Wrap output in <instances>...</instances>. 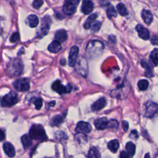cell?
Instances as JSON below:
<instances>
[{"mask_svg": "<svg viewBox=\"0 0 158 158\" xmlns=\"http://www.w3.org/2000/svg\"><path fill=\"white\" fill-rule=\"evenodd\" d=\"M104 44L99 40L89 41L86 47V54L89 59H95L99 57L103 52Z\"/></svg>", "mask_w": 158, "mask_h": 158, "instance_id": "6da1fadb", "label": "cell"}, {"mask_svg": "<svg viewBox=\"0 0 158 158\" xmlns=\"http://www.w3.org/2000/svg\"><path fill=\"white\" fill-rule=\"evenodd\" d=\"M30 136L31 139L44 141L47 139V136L43 127L39 124L33 125L30 130Z\"/></svg>", "mask_w": 158, "mask_h": 158, "instance_id": "7a4b0ae2", "label": "cell"}, {"mask_svg": "<svg viewBox=\"0 0 158 158\" xmlns=\"http://www.w3.org/2000/svg\"><path fill=\"white\" fill-rule=\"evenodd\" d=\"M19 98L17 93L14 91H10L1 99V103L4 107H11L17 104Z\"/></svg>", "mask_w": 158, "mask_h": 158, "instance_id": "3957f363", "label": "cell"}, {"mask_svg": "<svg viewBox=\"0 0 158 158\" xmlns=\"http://www.w3.org/2000/svg\"><path fill=\"white\" fill-rule=\"evenodd\" d=\"M80 0H65L63 6V12L67 15H73L77 10Z\"/></svg>", "mask_w": 158, "mask_h": 158, "instance_id": "277c9868", "label": "cell"}, {"mask_svg": "<svg viewBox=\"0 0 158 158\" xmlns=\"http://www.w3.org/2000/svg\"><path fill=\"white\" fill-rule=\"evenodd\" d=\"M158 114V104L152 102L148 101L144 104V115L151 118Z\"/></svg>", "mask_w": 158, "mask_h": 158, "instance_id": "5b68a950", "label": "cell"}, {"mask_svg": "<svg viewBox=\"0 0 158 158\" xmlns=\"http://www.w3.org/2000/svg\"><path fill=\"white\" fill-rule=\"evenodd\" d=\"M13 85L14 88L19 91H27L30 89V82L27 78H19L16 80Z\"/></svg>", "mask_w": 158, "mask_h": 158, "instance_id": "8992f818", "label": "cell"}, {"mask_svg": "<svg viewBox=\"0 0 158 158\" xmlns=\"http://www.w3.org/2000/svg\"><path fill=\"white\" fill-rule=\"evenodd\" d=\"M51 19L49 18V16H45L41 20V28L40 30V32L38 34V37L39 38H42L44 35H46L50 28V25H51Z\"/></svg>", "mask_w": 158, "mask_h": 158, "instance_id": "52a82bcc", "label": "cell"}, {"mask_svg": "<svg viewBox=\"0 0 158 158\" xmlns=\"http://www.w3.org/2000/svg\"><path fill=\"white\" fill-rule=\"evenodd\" d=\"M76 70L82 76L86 77L88 73V64L85 59L80 57L77 63Z\"/></svg>", "mask_w": 158, "mask_h": 158, "instance_id": "ba28073f", "label": "cell"}, {"mask_svg": "<svg viewBox=\"0 0 158 158\" xmlns=\"http://www.w3.org/2000/svg\"><path fill=\"white\" fill-rule=\"evenodd\" d=\"M12 72L14 75H20L23 72V65L20 59H15L11 64Z\"/></svg>", "mask_w": 158, "mask_h": 158, "instance_id": "9c48e42d", "label": "cell"}, {"mask_svg": "<svg viewBox=\"0 0 158 158\" xmlns=\"http://www.w3.org/2000/svg\"><path fill=\"white\" fill-rule=\"evenodd\" d=\"M78 48L77 46H73L71 48L69 56V65L70 67H74L77 62V56L78 54Z\"/></svg>", "mask_w": 158, "mask_h": 158, "instance_id": "30bf717a", "label": "cell"}, {"mask_svg": "<svg viewBox=\"0 0 158 158\" xmlns=\"http://www.w3.org/2000/svg\"><path fill=\"white\" fill-rule=\"evenodd\" d=\"M91 126L89 123L81 121L77 123L75 131L77 133H88L91 131Z\"/></svg>", "mask_w": 158, "mask_h": 158, "instance_id": "8fae6325", "label": "cell"}, {"mask_svg": "<svg viewBox=\"0 0 158 158\" xmlns=\"http://www.w3.org/2000/svg\"><path fill=\"white\" fill-rule=\"evenodd\" d=\"M135 29L138 31L139 36L141 38H142L143 40H147L149 38L150 34H149V32L147 28H144L143 25H141L140 24H138L136 26Z\"/></svg>", "mask_w": 158, "mask_h": 158, "instance_id": "7c38bea8", "label": "cell"}, {"mask_svg": "<svg viewBox=\"0 0 158 158\" xmlns=\"http://www.w3.org/2000/svg\"><path fill=\"white\" fill-rule=\"evenodd\" d=\"M52 88L59 94H64L67 93V86L62 85L60 80L55 81L52 85Z\"/></svg>", "mask_w": 158, "mask_h": 158, "instance_id": "4fadbf2b", "label": "cell"}, {"mask_svg": "<svg viewBox=\"0 0 158 158\" xmlns=\"http://www.w3.org/2000/svg\"><path fill=\"white\" fill-rule=\"evenodd\" d=\"M94 4L91 0H84L81 6V11L84 14H89L92 12Z\"/></svg>", "mask_w": 158, "mask_h": 158, "instance_id": "5bb4252c", "label": "cell"}, {"mask_svg": "<svg viewBox=\"0 0 158 158\" xmlns=\"http://www.w3.org/2000/svg\"><path fill=\"white\" fill-rule=\"evenodd\" d=\"M3 149L4 152L9 157H14L15 155V151L14 146L9 142H6L3 144Z\"/></svg>", "mask_w": 158, "mask_h": 158, "instance_id": "9a60e30c", "label": "cell"}, {"mask_svg": "<svg viewBox=\"0 0 158 158\" xmlns=\"http://www.w3.org/2000/svg\"><path fill=\"white\" fill-rule=\"evenodd\" d=\"M106 104V100L104 98H101L97 100L91 106V109L93 111H99L102 109Z\"/></svg>", "mask_w": 158, "mask_h": 158, "instance_id": "2e32d148", "label": "cell"}, {"mask_svg": "<svg viewBox=\"0 0 158 158\" xmlns=\"http://www.w3.org/2000/svg\"><path fill=\"white\" fill-rule=\"evenodd\" d=\"M108 120L106 117L98 118L94 121V125L98 130H104L107 127Z\"/></svg>", "mask_w": 158, "mask_h": 158, "instance_id": "e0dca14e", "label": "cell"}, {"mask_svg": "<svg viewBox=\"0 0 158 158\" xmlns=\"http://www.w3.org/2000/svg\"><path fill=\"white\" fill-rule=\"evenodd\" d=\"M56 41L58 42L63 43L67 39V33L65 30H59L56 31L55 34Z\"/></svg>", "mask_w": 158, "mask_h": 158, "instance_id": "ac0fdd59", "label": "cell"}, {"mask_svg": "<svg viewBox=\"0 0 158 158\" xmlns=\"http://www.w3.org/2000/svg\"><path fill=\"white\" fill-rule=\"evenodd\" d=\"M141 17L144 22L147 25H150L153 20V16L151 11L148 10H143L141 12Z\"/></svg>", "mask_w": 158, "mask_h": 158, "instance_id": "d6986e66", "label": "cell"}, {"mask_svg": "<svg viewBox=\"0 0 158 158\" xmlns=\"http://www.w3.org/2000/svg\"><path fill=\"white\" fill-rule=\"evenodd\" d=\"M48 50L53 53H57L58 52H59L61 49H62V46L61 44L59 42H58L57 41H53L48 46Z\"/></svg>", "mask_w": 158, "mask_h": 158, "instance_id": "ffe728a7", "label": "cell"}, {"mask_svg": "<svg viewBox=\"0 0 158 158\" xmlns=\"http://www.w3.org/2000/svg\"><path fill=\"white\" fill-rule=\"evenodd\" d=\"M28 25L31 28L36 27L39 23L38 17L34 14H31L28 17Z\"/></svg>", "mask_w": 158, "mask_h": 158, "instance_id": "44dd1931", "label": "cell"}, {"mask_svg": "<svg viewBox=\"0 0 158 158\" xmlns=\"http://www.w3.org/2000/svg\"><path fill=\"white\" fill-rule=\"evenodd\" d=\"M107 147L112 152H116L119 148V142L117 139H113L109 142Z\"/></svg>", "mask_w": 158, "mask_h": 158, "instance_id": "7402d4cb", "label": "cell"}, {"mask_svg": "<svg viewBox=\"0 0 158 158\" xmlns=\"http://www.w3.org/2000/svg\"><path fill=\"white\" fill-rule=\"evenodd\" d=\"M98 15L96 14H91L86 20L85 24H84V27L85 29H89L91 28V25H93V23L94 22L96 19L97 18Z\"/></svg>", "mask_w": 158, "mask_h": 158, "instance_id": "603a6c76", "label": "cell"}, {"mask_svg": "<svg viewBox=\"0 0 158 158\" xmlns=\"http://www.w3.org/2000/svg\"><path fill=\"white\" fill-rule=\"evenodd\" d=\"M22 145L25 149H27L31 144V138L28 135H24L21 138Z\"/></svg>", "mask_w": 158, "mask_h": 158, "instance_id": "cb8c5ba5", "label": "cell"}, {"mask_svg": "<svg viewBox=\"0 0 158 158\" xmlns=\"http://www.w3.org/2000/svg\"><path fill=\"white\" fill-rule=\"evenodd\" d=\"M88 158H101V154L99 151L94 147H92L88 151Z\"/></svg>", "mask_w": 158, "mask_h": 158, "instance_id": "d4e9b609", "label": "cell"}, {"mask_svg": "<svg viewBox=\"0 0 158 158\" xmlns=\"http://www.w3.org/2000/svg\"><path fill=\"white\" fill-rule=\"evenodd\" d=\"M64 121L63 117L60 115H57L53 117L50 122V124L52 126H58L60 125Z\"/></svg>", "mask_w": 158, "mask_h": 158, "instance_id": "484cf974", "label": "cell"}, {"mask_svg": "<svg viewBox=\"0 0 158 158\" xmlns=\"http://www.w3.org/2000/svg\"><path fill=\"white\" fill-rule=\"evenodd\" d=\"M126 149L130 157H133L135 153L136 147L132 142H128L126 144Z\"/></svg>", "mask_w": 158, "mask_h": 158, "instance_id": "4316f807", "label": "cell"}, {"mask_svg": "<svg viewBox=\"0 0 158 158\" xmlns=\"http://www.w3.org/2000/svg\"><path fill=\"white\" fill-rule=\"evenodd\" d=\"M117 9L118 12L122 16H126L128 15V12L126 7L123 3H119L117 5Z\"/></svg>", "mask_w": 158, "mask_h": 158, "instance_id": "83f0119b", "label": "cell"}, {"mask_svg": "<svg viewBox=\"0 0 158 158\" xmlns=\"http://www.w3.org/2000/svg\"><path fill=\"white\" fill-rule=\"evenodd\" d=\"M106 12H107V15L109 19H110L112 17H117L116 10L112 5L110 4L108 6V7L107 8V10H106Z\"/></svg>", "mask_w": 158, "mask_h": 158, "instance_id": "f1b7e54d", "label": "cell"}, {"mask_svg": "<svg viewBox=\"0 0 158 158\" xmlns=\"http://www.w3.org/2000/svg\"><path fill=\"white\" fill-rule=\"evenodd\" d=\"M150 59L154 65L158 64V49H154L150 54Z\"/></svg>", "mask_w": 158, "mask_h": 158, "instance_id": "f546056e", "label": "cell"}, {"mask_svg": "<svg viewBox=\"0 0 158 158\" xmlns=\"http://www.w3.org/2000/svg\"><path fill=\"white\" fill-rule=\"evenodd\" d=\"M148 86H149L148 81L144 79L139 80L138 83V86L139 89L141 91H144L147 89V88H148Z\"/></svg>", "mask_w": 158, "mask_h": 158, "instance_id": "4dcf8cb0", "label": "cell"}, {"mask_svg": "<svg viewBox=\"0 0 158 158\" xmlns=\"http://www.w3.org/2000/svg\"><path fill=\"white\" fill-rule=\"evenodd\" d=\"M31 101L34 104L36 109L39 110L43 106V100L41 98H33Z\"/></svg>", "mask_w": 158, "mask_h": 158, "instance_id": "1f68e13d", "label": "cell"}, {"mask_svg": "<svg viewBox=\"0 0 158 158\" xmlns=\"http://www.w3.org/2000/svg\"><path fill=\"white\" fill-rule=\"evenodd\" d=\"M141 65L144 68V69L146 70V73L145 75L146 76H148V77H151L153 75L152 73V72H151V70L149 66V65L147 64V62H146L144 60H142L141 61Z\"/></svg>", "mask_w": 158, "mask_h": 158, "instance_id": "d6a6232c", "label": "cell"}, {"mask_svg": "<svg viewBox=\"0 0 158 158\" xmlns=\"http://www.w3.org/2000/svg\"><path fill=\"white\" fill-rule=\"evenodd\" d=\"M101 26V23L99 21H97V22H95L93 23V25H91V31L92 32H96L98 31L99 29H100V27Z\"/></svg>", "mask_w": 158, "mask_h": 158, "instance_id": "836d02e7", "label": "cell"}, {"mask_svg": "<svg viewBox=\"0 0 158 158\" xmlns=\"http://www.w3.org/2000/svg\"><path fill=\"white\" fill-rule=\"evenodd\" d=\"M107 127L110 128H118V122L115 119H112L108 122Z\"/></svg>", "mask_w": 158, "mask_h": 158, "instance_id": "e575fe53", "label": "cell"}, {"mask_svg": "<svg viewBox=\"0 0 158 158\" xmlns=\"http://www.w3.org/2000/svg\"><path fill=\"white\" fill-rule=\"evenodd\" d=\"M19 38H20V36H19V33L18 32H15L12 35V36L10 38V41L12 43H15V42H17V41L19 40Z\"/></svg>", "mask_w": 158, "mask_h": 158, "instance_id": "d590c367", "label": "cell"}, {"mask_svg": "<svg viewBox=\"0 0 158 158\" xmlns=\"http://www.w3.org/2000/svg\"><path fill=\"white\" fill-rule=\"evenodd\" d=\"M43 4V0H35L33 2V6L35 9H39Z\"/></svg>", "mask_w": 158, "mask_h": 158, "instance_id": "8d00e7d4", "label": "cell"}, {"mask_svg": "<svg viewBox=\"0 0 158 158\" xmlns=\"http://www.w3.org/2000/svg\"><path fill=\"white\" fill-rule=\"evenodd\" d=\"M130 136L133 138V139H137L138 138V134L137 131L136 130H132L130 133Z\"/></svg>", "mask_w": 158, "mask_h": 158, "instance_id": "74e56055", "label": "cell"}, {"mask_svg": "<svg viewBox=\"0 0 158 158\" xmlns=\"http://www.w3.org/2000/svg\"><path fill=\"white\" fill-rule=\"evenodd\" d=\"M120 158H130V156H129L128 154L127 153V152H126L125 151H122L120 152Z\"/></svg>", "mask_w": 158, "mask_h": 158, "instance_id": "f35d334b", "label": "cell"}, {"mask_svg": "<svg viewBox=\"0 0 158 158\" xmlns=\"http://www.w3.org/2000/svg\"><path fill=\"white\" fill-rule=\"evenodd\" d=\"M151 43L153 44L158 45V36L154 35L151 38Z\"/></svg>", "mask_w": 158, "mask_h": 158, "instance_id": "ab89813d", "label": "cell"}, {"mask_svg": "<svg viewBox=\"0 0 158 158\" xmlns=\"http://www.w3.org/2000/svg\"><path fill=\"white\" fill-rule=\"evenodd\" d=\"M122 128L125 131H126L128 128V123L127 121L122 122Z\"/></svg>", "mask_w": 158, "mask_h": 158, "instance_id": "60d3db41", "label": "cell"}, {"mask_svg": "<svg viewBox=\"0 0 158 158\" xmlns=\"http://www.w3.org/2000/svg\"><path fill=\"white\" fill-rule=\"evenodd\" d=\"M4 138H5V133L2 130L0 129V141L4 140Z\"/></svg>", "mask_w": 158, "mask_h": 158, "instance_id": "b9f144b4", "label": "cell"}, {"mask_svg": "<svg viewBox=\"0 0 158 158\" xmlns=\"http://www.w3.org/2000/svg\"><path fill=\"white\" fill-rule=\"evenodd\" d=\"M60 64L62 65H64L65 64V59H61L60 60Z\"/></svg>", "mask_w": 158, "mask_h": 158, "instance_id": "7bdbcfd3", "label": "cell"}, {"mask_svg": "<svg viewBox=\"0 0 158 158\" xmlns=\"http://www.w3.org/2000/svg\"><path fill=\"white\" fill-rule=\"evenodd\" d=\"M54 104H55V101H52V102H51L49 104V105L50 106H54Z\"/></svg>", "mask_w": 158, "mask_h": 158, "instance_id": "ee69618b", "label": "cell"}, {"mask_svg": "<svg viewBox=\"0 0 158 158\" xmlns=\"http://www.w3.org/2000/svg\"><path fill=\"white\" fill-rule=\"evenodd\" d=\"M144 158H151V157H150V156H149V154L148 153V154H146L145 155V157H144Z\"/></svg>", "mask_w": 158, "mask_h": 158, "instance_id": "f6af8a7d", "label": "cell"}]
</instances>
